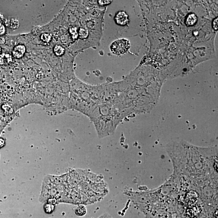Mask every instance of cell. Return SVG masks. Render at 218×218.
I'll list each match as a JSON object with an SVG mask.
<instances>
[{
    "label": "cell",
    "mask_w": 218,
    "mask_h": 218,
    "mask_svg": "<svg viewBox=\"0 0 218 218\" xmlns=\"http://www.w3.org/2000/svg\"><path fill=\"white\" fill-rule=\"evenodd\" d=\"M130 47L129 40L126 39H119L114 41L110 45L111 52L116 55L125 54Z\"/></svg>",
    "instance_id": "cell-1"
},
{
    "label": "cell",
    "mask_w": 218,
    "mask_h": 218,
    "mask_svg": "<svg viewBox=\"0 0 218 218\" xmlns=\"http://www.w3.org/2000/svg\"><path fill=\"white\" fill-rule=\"evenodd\" d=\"M117 23L119 25L125 26L128 22V16L125 12H119L115 17Z\"/></svg>",
    "instance_id": "cell-2"
},
{
    "label": "cell",
    "mask_w": 218,
    "mask_h": 218,
    "mask_svg": "<svg viewBox=\"0 0 218 218\" xmlns=\"http://www.w3.org/2000/svg\"><path fill=\"white\" fill-rule=\"evenodd\" d=\"M26 52V48L23 45L15 46L13 51V55L16 59H20L23 56Z\"/></svg>",
    "instance_id": "cell-3"
},
{
    "label": "cell",
    "mask_w": 218,
    "mask_h": 218,
    "mask_svg": "<svg viewBox=\"0 0 218 218\" xmlns=\"http://www.w3.org/2000/svg\"><path fill=\"white\" fill-rule=\"evenodd\" d=\"M198 195L194 191H190L187 194L185 198V203L188 205L196 203L198 200Z\"/></svg>",
    "instance_id": "cell-4"
},
{
    "label": "cell",
    "mask_w": 218,
    "mask_h": 218,
    "mask_svg": "<svg viewBox=\"0 0 218 218\" xmlns=\"http://www.w3.org/2000/svg\"><path fill=\"white\" fill-rule=\"evenodd\" d=\"M12 62L11 56L9 53H2L0 55V64L2 65H7Z\"/></svg>",
    "instance_id": "cell-5"
},
{
    "label": "cell",
    "mask_w": 218,
    "mask_h": 218,
    "mask_svg": "<svg viewBox=\"0 0 218 218\" xmlns=\"http://www.w3.org/2000/svg\"><path fill=\"white\" fill-rule=\"evenodd\" d=\"M197 20V17L195 14H189L186 19V24L188 26H192L196 23Z\"/></svg>",
    "instance_id": "cell-6"
},
{
    "label": "cell",
    "mask_w": 218,
    "mask_h": 218,
    "mask_svg": "<svg viewBox=\"0 0 218 218\" xmlns=\"http://www.w3.org/2000/svg\"><path fill=\"white\" fill-rule=\"evenodd\" d=\"M54 52L58 56H63L65 53V49L64 47L60 45H56L54 48Z\"/></svg>",
    "instance_id": "cell-7"
},
{
    "label": "cell",
    "mask_w": 218,
    "mask_h": 218,
    "mask_svg": "<svg viewBox=\"0 0 218 218\" xmlns=\"http://www.w3.org/2000/svg\"><path fill=\"white\" fill-rule=\"evenodd\" d=\"M52 39L51 36L49 34L46 33H44L41 34L40 36V39L43 41L45 43H48Z\"/></svg>",
    "instance_id": "cell-8"
},
{
    "label": "cell",
    "mask_w": 218,
    "mask_h": 218,
    "mask_svg": "<svg viewBox=\"0 0 218 218\" xmlns=\"http://www.w3.org/2000/svg\"><path fill=\"white\" fill-rule=\"evenodd\" d=\"M76 214L78 216L84 215L86 213V209L84 207H78L76 211Z\"/></svg>",
    "instance_id": "cell-9"
},
{
    "label": "cell",
    "mask_w": 218,
    "mask_h": 218,
    "mask_svg": "<svg viewBox=\"0 0 218 218\" xmlns=\"http://www.w3.org/2000/svg\"><path fill=\"white\" fill-rule=\"evenodd\" d=\"M11 28L15 29L18 28L20 26V23H19L18 20H13L11 21Z\"/></svg>",
    "instance_id": "cell-10"
},
{
    "label": "cell",
    "mask_w": 218,
    "mask_h": 218,
    "mask_svg": "<svg viewBox=\"0 0 218 218\" xmlns=\"http://www.w3.org/2000/svg\"><path fill=\"white\" fill-rule=\"evenodd\" d=\"M40 31H41V27H39V26H36L33 28L32 32H33V34L36 35V34H38Z\"/></svg>",
    "instance_id": "cell-11"
},
{
    "label": "cell",
    "mask_w": 218,
    "mask_h": 218,
    "mask_svg": "<svg viewBox=\"0 0 218 218\" xmlns=\"http://www.w3.org/2000/svg\"><path fill=\"white\" fill-rule=\"evenodd\" d=\"M45 210L46 213H51L53 211L52 206L50 204H46L45 206Z\"/></svg>",
    "instance_id": "cell-12"
},
{
    "label": "cell",
    "mask_w": 218,
    "mask_h": 218,
    "mask_svg": "<svg viewBox=\"0 0 218 218\" xmlns=\"http://www.w3.org/2000/svg\"><path fill=\"white\" fill-rule=\"evenodd\" d=\"M213 28L215 30H217L218 29V18L217 17L213 21Z\"/></svg>",
    "instance_id": "cell-13"
},
{
    "label": "cell",
    "mask_w": 218,
    "mask_h": 218,
    "mask_svg": "<svg viewBox=\"0 0 218 218\" xmlns=\"http://www.w3.org/2000/svg\"><path fill=\"white\" fill-rule=\"evenodd\" d=\"M5 28L3 25L0 24V35H3L5 32Z\"/></svg>",
    "instance_id": "cell-14"
},
{
    "label": "cell",
    "mask_w": 218,
    "mask_h": 218,
    "mask_svg": "<svg viewBox=\"0 0 218 218\" xmlns=\"http://www.w3.org/2000/svg\"><path fill=\"white\" fill-rule=\"evenodd\" d=\"M5 43V39L3 38H0V44H4Z\"/></svg>",
    "instance_id": "cell-15"
},
{
    "label": "cell",
    "mask_w": 218,
    "mask_h": 218,
    "mask_svg": "<svg viewBox=\"0 0 218 218\" xmlns=\"http://www.w3.org/2000/svg\"><path fill=\"white\" fill-rule=\"evenodd\" d=\"M4 141H3L2 139H0V148L3 147V145H4Z\"/></svg>",
    "instance_id": "cell-16"
}]
</instances>
